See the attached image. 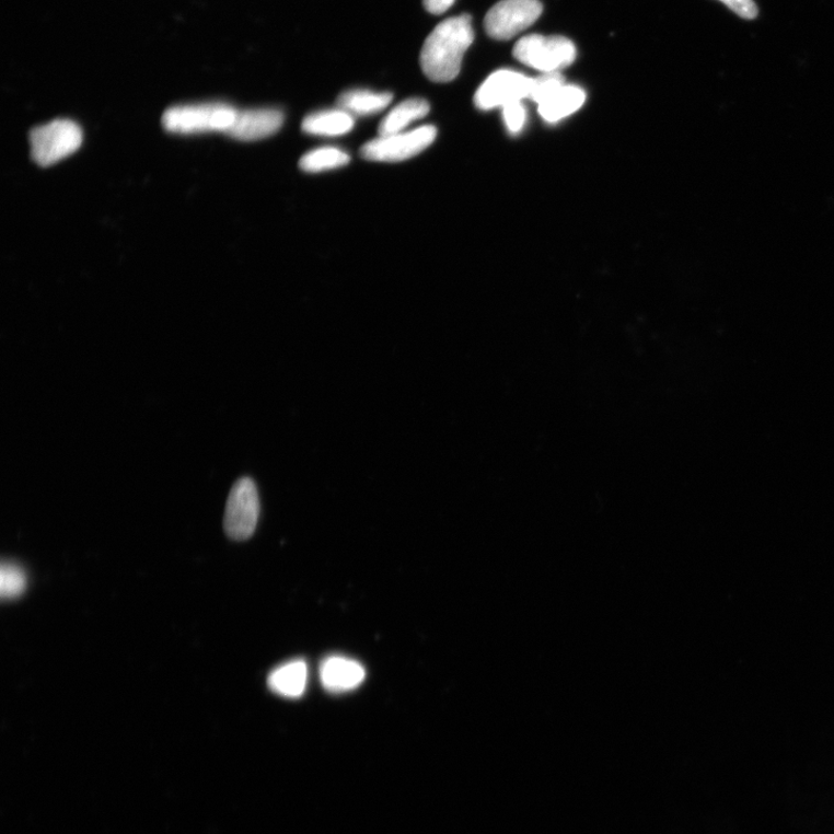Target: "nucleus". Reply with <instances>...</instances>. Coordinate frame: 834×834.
<instances>
[{
    "label": "nucleus",
    "instance_id": "obj_1",
    "mask_svg": "<svg viewBox=\"0 0 834 834\" xmlns=\"http://www.w3.org/2000/svg\"><path fill=\"white\" fill-rule=\"evenodd\" d=\"M474 42L472 18L462 14L444 20L426 38L420 62L435 83H449L459 77L466 50Z\"/></svg>",
    "mask_w": 834,
    "mask_h": 834
},
{
    "label": "nucleus",
    "instance_id": "obj_2",
    "mask_svg": "<svg viewBox=\"0 0 834 834\" xmlns=\"http://www.w3.org/2000/svg\"><path fill=\"white\" fill-rule=\"evenodd\" d=\"M238 109L223 103L182 105L169 108L162 118L166 131L182 135L228 132Z\"/></svg>",
    "mask_w": 834,
    "mask_h": 834
},
{
    "label": "nucleus",
    "instance_id": "obj_3",
    "mask_svg": "<svg viewBox=\"0 0 834 834\" xmlns=\"http://www.w3.org/2000/svg\"><path fill=\"white\" fill-rule=\"evenodd\" d=\"M31 155L43 167L56 164L76 152L83 143V131L68 118H57L30 132Z\"/></svg>",
    "mask_w": 834,
    "mask_h": 834
},
{
    "label": "nucleus",
    "instance_id": "obj_4",
    "mask_svg": "<svg viewBox=\"0 0 834 834\" xmlns=\"http://www.w3.org/2000/svg\"><path fill=\"white\" fill-rule=\"evenodd\" d=\"M512 54L519 62L548 73L571 66L578 53L572 42L565 36L531 34L514 45Z\"/></svg>",
    "mask_w": 834,
    "mask_h": 834
},
{
    "label": "nucleus",
    "instance_id": "obj_5",
    "mask_svg": "<svg viewBox=\"0 0 834 834\" xmlns=\"http://www.w3.org/2000/svg\"><path fill=\"white\" fill-rule=\"evenodd\" d=\"M259 518V491L254 480L245 476L230 491L224 516L225 532L233 541H246L254 534Z\"/></svg>",
    "mask_w": 834,
    "mask_h": 834
},
{
    "label": "nucleus",
    "instance_id": "obj_6",
    "mask_svg": "<svg viewBox=\"0 0 834 834\" xmlns=\"http://www.w3.org/2000/svg\"><path fill=\"white\" fill-rule=\"evenodd\" d=\"M436 137L437 129L433 126H422L406 132L380 136L368 142L362 148L361 154L371 162H404L429 148L435 142Z\"/></svg>",
    "mask_w": 834,
    "mask_h": 834
},
{
    "label": "nucleus",
    "instance_id": "obj_7",
    "mask_svg": "<svg viewBox=\"0 0 834 834\" xmlns=\"http://www.w3.org/2000/svg\"><path fill=\"white\" fill-rule=\"evenodd\" d=\"M542 13L540 0H501L488 11L485 28L491 38L507 42L537 22Z\"/></svg>",
    "mask_w": 834,
    "mask_h": 834
},
{
    "label": "nucleus",
    "instance_id": "obj_8",
    "mask_svg": "<svg viewBox=\"0 0 834 834\" xmlns=\"http://www.w3.org/2000/svg\"><path fill=\"white\" fill-rule=\"evenodd\" d=\"M532 78L512 70L491 73L474 96V104L482 111L505 107L530 97Z\"/></svg>",
    "mask_w": 834,
    "mask_h": 834
},
{
    "label": "nucleus",
    "instance_id": "obj_9",
    "mask_svg": "<svg viewBox=\"0 0 834 834\" xmlns=\"http://www.w3.org/2000/svg\"><path fill=\"white\" fill-rule=\"evenodd\" d=\"M283 123L285 114L280 109H238L235 120L227 134L240 141H257L276 134Z\"/></svg>",
    "mask_w": 834,
    "mask_h": 834
},
{
    "label": "nucleus",
    "instance_id": "obj_10",
    "mask_svg": "<svg viewBox=\"0 0 834 834\" xmlns=\"http://www.w3.org/2000/svg\"><path fill=\"white\" fill-rule=\"evenodd\" d=\"M321 681L331 693H346L359 687L366 680L364 667L344 657H331L321 664Z\"/></svg>",
    "mask_w": 834,
    "mask_h": 834
},
{
    "label": "nucleus",
    "instance_id": "obj_11",
    "mask_svg": "<svg viewBox=\"0 0 834 834\" xmlns=\"http://www.w3.org/2000/svg\"><path fill=\"white\" fill-rule=\"evenodd\" d=\"M308 677V664L302 660H294L273 670L268 676V686L281 697L297 699L304 694Z\"/></svg>",
    "mask_w": 834,
    "mask_h": 834
},
{
    "label": "nucleus",
    "instance_id": "obj_12",
    "mask_svg": "<svg viewBox=\"0 0 834 834\" xmlns=\"http://www.w3.org/2000/svg\"><path fill=\"white\" fill-rule=\"evenodd\" d=\"M354 126V116L337 107L306 116L302 128L312 136L337 137L350 132Z\"/></svg>",
    "mask_w": 834,
    "mask_h": 834
},
{
    "label": "nucleus",
    "instance_id": "obj_13",
    "mask_svg": "<svg viewBox=\"0 0 834 834\" xmlns=\"http://www.w3.org/2000/svg\"><path fill=\"white\" fill-rule=\"evenodd\" d=\"M586 102V92L572 85H564L558 91L551 94L540 104V113L544 120L548 123H558L563 118L579 111Z\"/></svg>",
    "mask_w": 834,
    "mask_h": 834
},
{
    "label": "nucleus",
    "instance_id": "obj_14",
    "mask_svg": "<svg viewBox=\"0 0 834 834\" xmlns=\"http://www.w3.org/2000/svg\"><path fill=\"white\" fill-rule=\"evenodd\" d=\"M392 101V93L359 89L343 93L337 107L352 116H369L386 109Z\"/></svg>",
    "mask_w": 834,
    "mask_h": 834
},
{
    "label": "nucleus",
    "instance_id": "obj_15",
    "mask_svg": "<svg viewBox=\"0 0 834 834\" xmlns=\"http://www.w3.org/2000/svg\"><path fill=\"white\" fill-rule=\"evenodd\" d=\"M430 106L425 99L413 97L394 107L380 125V136L405 131L412 124L429 114Z\"/></svg>",
    "mask_w": 834,
    "mask_h": 834
},
{
    "label": "nucleus",
    "instance_id": "obj_16",
    "mask_svg": "<svg viewBox=\"0 0 834 834\" xmlns=\"http://www.w3.org/2000/svg\"><path fill=\"white\" fill-rule=\"evenodd\" d=\"M350 162L347 152L337 148L315 149L301 159L300 166L308 173H322L344 167Z\"/></svg>",
    "mask_w": 834,
    "mask_h": 834
},
{
    "label": "nucleus",
    "instance_id": "obj_17",
    "mask_svg": "<svg viewBox=\"0 0 834 834\" xmlns=\"http://www.w3.org/2000/svg\"><path fill=\"white\" fill-rule=\"evenodd\" d=\"M27 587L25 571L12 563H4L0 570V594L4 601H12L22 595Z\"/></svg>",
    "mask_w": 834,
    "mask_h": 834
},
{
    "label": "nucleus",
    "instance_id": "obj_18",
    "mask_svg": "<svg viewBox=\"0 0 834 834\" xmlns=\"http://www.w3.org/2000/svg\"><path fill=\"white\" fill-rule=\"evenodd\" d=\"M565 83V78L559 72L544 73L538 78L532 79L530 99L540 105L551 94L566 85Z\"/></svg>",
    "mask_w": 834,
    "mask_h": 834
},
{
    "label": "nucleus",
    "instance_id": "obj_19",
    "mask_svg": "<svg viewBox=\"0 0 834 834\" xmlns=\"http://www.w3.org/2000/svg\"><path fill=\"white\" fill-rule=\"evenodd\" d=\"M503 116L509 131L519 132L522 130L526 120V112L521 102L505 106Z\"/></svg>",
    "mask_w": 834,
    "mask_h": 834
},
{
    "label": "nucleus",
    "instance_id": "obj_20",
    "mask_svg": "<svg viewBox=\"0 0 834 834\" xmlns=\"http://www.w3.org/2000/svg\"><path fill=\"white\" fill-rule=\"evenodd\" d=\"M727 8L739 16L752 20L758 15V7L753 0H720Z\"/></svg>",
    "mask_w": 834,
    "mask_h": 834
},
{
    "label": "nucleus",
    "instance_id": "obj_21",
    "mask_svg": "<svg viewBox=\"0 0 834 834\" xmlns=\"http://www.w3.org/2000/svg\"><path fill=\"white\" fill-rule=\"evenodd\" d=\"M455 0H424L425 8L432 14H442L447 12Z\"/></svg>",
    "mask_w": 834,
    "mask_h": 834
}]
</instances>
